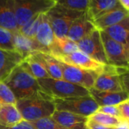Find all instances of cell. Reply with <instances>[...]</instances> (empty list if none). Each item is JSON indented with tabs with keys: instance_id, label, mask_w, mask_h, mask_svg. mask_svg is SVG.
I'll use <instances>...</instances> for the list:
<instances>
[{
	"instance_id": "cell-1",
	"label": "cell",
	"mask_w": 129,
	"mask_h": 129,
	"mask_svg": "<svg viewBox=\"0 0 129 129\" xmlns=\"http://www.w3.org/2000/svg\"><path fill=\"white\" fill-rule=\"evenodd\" d=\"M15 105L23 119L28 122L51 117L56 111L54 100L43 91L33 97L17 100Z\"/></svg>"
},
{
	"instance_id": "cell-2",
	"label": "cell",
	"mask_w": 129,
	"mask_h": 129,
	"mask_svg": "<svg viewBox=\"0 0 129 129\" xmlns=\"http://www.w3.org/2000/svg\"><path fill=\"white\" fill-rule=\"evenodd\" d=\"M3 82L9 87L17 100L33 97L42 92L38 81L20 64L11 72Z\"/></svg>"
},
{
	"instance_id": "cell-3",
	"label": "cell",
	"mask_w": 129,
	"mask_h": 129,
	"mask_svg": "<svg viewBox=\"0 0 129 129\" xmlns=\"http://www.w3.org/2000/svg\"><path fill=\"white\" fill-rule=\"evenodd\" d=\"M37 81L41 91L53 100L90 95L89 90L63 79L57 80L49 78Z\"/></svg>"
},
{
	"instance_id": "cell-4",
	"label": "cell",
	"mask_w": 129,
	"mask_h": 129,
	"mask_svg": "<svg viewBox=\"0 0 129 129\" xmlns=\"http://www.w3.org/2000/svg\"><path fill=\"white\" fill-rule=\"evenodd\" d=\"M56 4V0H13V8L18 29L34 16L46 13Z\"/></svg>"
},
{
	"instance_id": "cell-5",
	"label": "cell",
	"mask_w": 129,
	"mask_h": 129,
	"mask_svg": "<svg viewBox=\"0 0 129 129\" xmlns=\"http://www.w3.org/2000/svg\"><path fill=\"white\" fill-rule=\"evenodd\" d=\"M85 12L76 11L65 8L56 4L46 15L51 25L56 38H64L67 36L68 31L72 23Z\"/></svg>"
},
{
	"instance_id": "cell-6",
	"label": "cell",
	"mask_w": 129,
	"mask_h": 129,
	"mask_svg": "<svg viewBox=\"0 0 129 129\" xmlns=\"http://www.w3.org/2000/svg\"><path fill=\"white\" fill-rule=\"evenodd\" d=\"M54 104L56 110L69 112L84 117H88L96 113L99 108V106L90 95L55 99Z\"/></svg>"
},
{
	"instance_id": "cell-7",
	"label": "cell",
	"mask_w": 129,
	"mask_h": 129,
	"mask_svg": "<svg viewBox=\"0 0 129 129\" xmlns=\"http://www.w3.org/2000/svg\"><path fill=\"white\" fill-rule=\"evenodd\" d=\"M100 31L108 64L116 67H129L128 49L121 43L110 38L103 31Z\"/></svg>"
},
{
	"instance_id": "cell-8",
	"label": "cell",
	"mask_w": 129,
	"mask_h": 129,
	"mask_svg": "<svg viewBox=\"0 0 129 129\" xmlns=\"http://www.w3.org/2000/svg\"><path fill=\"white\" fill-rule=\"evenodd\" d=\"M77 45L79 51L86 54L95 61L108 65L99 29H95L88 36L77 42Z\"/></svg>"
},
{
	"instance_id": "cell-9",
	"label": "cell",
	"mask_w": 129,
	"mask_h": 129,
	"mask_svg": "<svg viewBox=\"0 0 129 129\" xmlns=\"http://www.w3.org/2000/svg\"><path fill=\"white\" fill-rule=\"evenodd\" d=\"M59 63L62 68L63 80L81 86L87 90H90L94 88L95 80L98 75L97 73L85 70L60 61Z\"/></svg>"
},
{
	"instance_id": "cell-10",
	"label": "cell",
	"mask_w": 129,
	"mask_h": 129,
	"mask_svg": "<svg viewBox=\"0 0 129 129\" xmlns=\"http://www.w3.org/2000/svg\"><path fill=\"white\" fill-rule=\"evenodd\" d=\"M93 88L101 91H124L119 78V67L105 65L102 71L98 73Z\"/></svg>"
},
{
	"instance_id": "cell-11",
	"label": "cell",
	"mask_w": 129,
	"mask_h": 129,
	"mask_svg": "<svg viewBox=\"0 0 129 129\" xmlns=\"http://www.w3.org/2000/svg\"><path fill=\"white\" fill-rule=\"evenodd\" d=\"M57 60L68 65L79 67L85 70L95 72L97 74L102 71V70L105 66L104 64L95 61L89 56H87L86 54L83 53L79 50L67 56L62 57L59 58Z\"/></svg>"
},
{
	"instance_id": "cell-12",
	"label": "cell",
	"mask_w": 129,
	"mask_h": 129,
	"mask_svg": "<svg viewBox=\"0 0 129 129\" xmlns=\"http://www.w3.org/2000/svg\"><path fill=\"white\" fill-rule=\"evenodd\" d=\"M95 29L97 28L93 21L90 19L87 12H85L72 23L66 37L77 43L88 36Z\"/></svg>"
},
{
	"instance_id": "cell-13",
	"label": "cell",
	"mask_w": 129,
	"mask_h": 129,
	"mask_svg": "<svg viewBox=\"0 0 129 129\" xmlns=\"http://www.w3.org/2000/svg\"><path fill=\"white\" fill-rule=\"evenodd\" d=\"M90 97L95 101L99 107L116 106L120 103L129 100V94L125 91H101L91 88L89 90Z\"/></svg>"
},
{
	"instance_id": "cell-14",
	"label": "cell",
	"mask_w": 129,
	"mask_h": 129,
	"mask_svg": "<svg viewBox=\"0 0 129 129\" xmlns=\"http://www.w3.org/2000/svg\"><path fill=\"white\" fill-rule=\"evenodd\" d=\"M13 45L14 51L18 53L23 59L35 51L43 52L42 48L35 39L22 35L18 30L13 32Z\"/></svg>"
},
{
	"instance_id": "cell-15",
	"label": "cell",
	"mask_w": 129,
	"mask_h": 129,
	"mask_svg": "<svg viewBox=\"0 0 129 129\" xmlns=\"http://www.w3.org/2000/svg\"><path fill=\"white\" fill-rule=\"evenodd\" d=\"M51 118L58 124L67 129H87L86 122L87 117L69 112L56 110Z\"/></svg>"
},
{
	"instance_id": "cell-16",
	"label": "cell",
	"mask_w": 129,
	"mask_h": 129,
	"mask_svg": "<svg viewBox=\"0 0 129 129\" xmlns=\"http://www.w3.org/2000/svg\"><path fill=\"white\" fill-rule=\"evenodd\" d=\"M22 60L21 56L14 51L0 49V82H3Z\"/></svg>"
},
{
	"instance_id": "cell-17",
	"label": "cell",
	"mask_w": 129,
	"mask_h": 129,
	"mask_svg": "<svg viewBox=\"0 0 129 129\" xmlns=\"http://www.w3.org/2000/svg\"><path fill=\"white\" fill-rule=\"evenodd\" d=\"M55 38L54 33L45 13L43 14L42 21L39 26L34 39L42 48L43 51L48 54L49 49L53 44Z\"/></svg>"
},
{
	"instance_id": "cell-18",
	"label": "cell",
	"mask_w": 129,
	"mask_h": 129,
	"mask_svg": "<svg viewBox=\"0 0 129 129\" xmlns=\"http://www.w3.org/2000/svg\"><path fill=\"white\" fill-rule=\"evenodd\" d=\"M121 7L119 0H90L87 14L92 21L96 20L109 11Z\"/></svg>"
},
{
	"instance_id": "cell-19",
	"label": "cell",
	"mask_w": 129,
	"mask_h": 129,
	"mask_svg": "<svg viewBox=\"0 0 129 129\" xmlns=\"http://www.w3.org/2000/svg\"><path fill=\"white\" fill-rule=\"evenodd\" d=\"M32 54L41 63L51 79L57 80L62 79V72L59 61L44 52L35 51Z\"/></svg>"
},
{
	"instance_id": "cell-20",
	"label": "cell",
	"mask_w": 129,
	"mask_h": 129,
	"mask_svg": "<svg viewBox=\"0 0 129 129\" xmlns=\"http://www.w3.org/2000/svg\"><path fill=\"white\" fill-rule=\"evenodd\" d=\"M110 38L121 43L128 49L129 44V15L117 24L103 29Z\"/></svg>"
},
{
	"instance_id": "cell-21",
	"label": "cell",
	"mask_w": 129,
	"mask_h": 129,
	"mask_svg": "<svg viewBox=\"0 0 129 129\" xmlns=\"http://www.w3.org/2000/svg\"><path fill=\"white\" fill-rule=\"evenodd\" d=\"M0 27L11 32L18 30L13 8V0H0Z\"/></svg>"
},
{
	"instance_id": "cell-22",
	"label": "cell",
	"mask_w": 129,
	"mask_h": 129,
	"mask_svg": "<svg viewBox=\"0 0 129 129\" xmlns=\"http://www.w3.org/2000/svg\"><path fill=\"white\" fill-rule=\"evenodd\" d=\"M77 51H78L77 43L68 38H55L53 44L49 49L48 54L58 60L62 57L67 56Z\"/></svg>"
},
{
	"instance_id": "cell-23",
	"label": "cell",
	"mask_w": 129,
	"mask_h": 129,
	"mask_svg": "<svg viewBox=\"0 0 129 129\" xmlns=\"http://www.w3.org/2000/svg\"><path fill=\"white\" fill-rule=\"evenodd\" d=\"M128 15H129L128 12L121 6L109 11L100 18L93 21V23L97 29L103 30L107 27L117 24Z\"/></svg>"
},
{
	"instance_id": "cell-24",
	"label": "cell",
	"mask_w": 129,
	"mask_h": 129,
	"mask_svg": "<svg viewBox=\"0 0 129 129\" xmlns=\"http://www.w3.org/2000/svg\"><path fill=\"white\" fill-rule=\"evenodd\" d=\"M24 121L16 105H5L0 107V125L13 127Z\"/></svg>"
},
{
	"instance_id": "cell-25",
	"label": "cell",
	"mask_w": 129,
	"mask_h": 129,
	"mask_svg": "<svg viewBox=\"0 0 129 129\" xmlns=\"http://www.w3.org/2000/svg\"><path fill=\"white\" fill-rule=\"evenodd\" d=\"M20 66L36 80L50 78L43 67L32 54L23 59Z\"/></svg>"
},
{
	"instance_id": "cell-26",
	"label": "cell",
	"mask_w": 129,
	"mask_h": 129,
	"mask_svg": "<svg viewBox=\"0 0 129 129\" xmlns=\"http://www.w3.org/2000/svg\"><path fill=\"white\" fill-rule=\"evenodd\" d=\"M43 14L45 13H41L33 17H32L29 21H27L23 26L19 28L18 31L24 36L30 38V39H35L37 29L39 28V26L42 21Z\"/></svg>"
},
{
	"instance_id": "cell-27",
	"label": "cell",
	"mask_w": 129,
	"mask_h": 129,
	"mask_svg": "<svg viewBox=\"0 0 129 129\" xmlns=\"http://www.w3.org/2000/svg\"><path fill=\"white\" fill-rule=\"evenodd\" d=\"M87 119L90 120H93V121H94L99 124H101L103 125L109 126V127H117L119 125H121L124 122H124L123 120L118 119L116 117H114V116H112L109 115H106L104 113H98V112L93 113L92 115L88 116Z\"/></svg>"
},
{
	"instance_id": "cell-28",
	"label": "cell",
	"mask_w": 129,
	"mask_h": 129,
	"mask_svg": "<svg viewBox=\"0 0 129 129\" xmlns=\"http://www.w3.org/2000/svg\"><path fill=\"white\" fill-rule=\"evenodd\" d=\"M90 0H57L56 5H60L65 8L81 11L87 12L89 6Z\"/></svg>"
},
{
	"instance_id": "cell-29",
	"label": "cell",
	"mask_w": 129,
	"mask_h": 129,
	"mask_svg": "<svg viewBox=\"0 0 129 129\" xmlns=\"http://www.w3.org/2000/svg\"><path fill=\"white\" fill-rule=\"evenodd\" d=\"M17 99L9 88L4 82H0V107L5 105H15Z\"/></svg>"
},
{
	"instance_id": "cell-30",
	"label": "cell",
	"mask_w": 129,
	"mask_h": 129,
	"mask_svg": "<svg viewBox=\"0 0 129 129\" xmlns=\"http://www.w3.org/2000/svg\"><path fill=\"white\" fill-rule=\"evenodd\" d=\"M12 39L13 32L0 27V49L14 51Z\"/></svg>"
},
{
	"instance_id": "cell-31",
	"label": "cell",
	"mask_w": 129,
	"mask_h": 129,
	"mask_svg": "<svg viewBox=\"0 0 129 129\" xmlns=\"http://www.w3.org/2000/svg\"><path fill=\"white\" fill-rule=\"evenodd\" d=\"M30 123L35 129H67L58 124L51 117L44 118L40 120Z\"/></svg>"
},
{
	"instance_id": "cell-32",
	"label": "cell",
	"mask_w": 129,
	"mask_h": 129,
	"mask_svg": "<svg viewBox=\"0 0 129 129\" xmlns=\"http://www.w3.org/2000/svg\"><path fill=\"white\" fill-rule=\"evenodd\" d=\"M119 73L123 90L129 94V67H119Z\"/></svg>"
},
{
	"instance_id": "cell-33",
	"label": "cell",
	"mask_w": 129,
	"mask_h": 129,
	"mask_svg": "<svg viewBox=\"0 0 129 129\" xmlns=\"http://www.w3.org/2000/svg\"><path fill=\"white\" fill-rule=\"evenodd\" d=\"M98 113H104L106 115H109L114 117H116L118 119H121L120 113L119 111V109L117 106H105V107H99L97 111Z\"/></svg>"
},
{
	"instance_id": "cell-34",
	"label": "cell",
	"mask_w": 129,
	"mask_h": 129,
	"mask_svg": "<svg viewBox=\"0 0 129 129\" xmlns=\"http://www.w3.org/2000/svg\"><path fill=\"white\" fill-rule=\"evenodd\" d=\"M116 106L119 109L121 119L124 122H129V100L123 101Z\"/></svg>"
},
{
	"instance_id": "cell-35",
	"label": "cell",
	"mask_w": 129,
	"mask_h": 129,
	"mask_svg": "<svg viewBox=\"0 0 129 129\" xmlns=\"http://www.w3.org/2000/svg\"><path fill=\"white\" fill-rule=\"evenodd\" d=\"M86 128L87 129H116V127L105 126V125L99 124L93 120H90L88 119L86 122Z\"/></svg>"
},
{
	"instance_id": "cell-36",
	"label": "cell",
	"mask_w": 129,
	"mask_h": 129,
	"mask_svg": "<svg viewBox=\"0 0 129 129\" xmlns=\"http://www.w3.org/2000/svg\"><path fill=\"white\" fill-rule=\"evenodd\" d=\"M0 129H35L33 125L28 122H26V121H22L21 122H20L19 124L13 126V127H11V128H5V127H3V126H1L0 125Z\"/></svg>"
},
{
	"instance_id": "cell-37",
	"label": "cell",
	"mask_w": 129,
	"mask_h": 129,
	"mask_svg": "<svg viewBox=\"0 0 129 129\" xmlns=\"http://www.w3.org/2000/svg\"><path fill=\"white\" fill-rule=\"evenodd\" d=\"M120 5L129 13V0H119Z\"/></svg>"
},
{
	"instance_id": "cell-38",
	"label": "cell",
	"mask_w": 129,
	"mask_h": 129,
	"mask_svg": "<svg viewBox=\"0 0 129 129\" xmlns=\"http://www.w3.org/2000/svg\"><path fill=\"white\" fill-rule=\"evenodd\" d=\"M116 129H129V126L127 124V122H124V123L119 125V126L116 127Z\"/></svg>"
},
{
	"instance_id": "cell-39",
	"label": "cell",
	"mask_w": 129,
	"mask_h": 129,
	"mask_svg": "<svg viewBox=\"0 0 129 129\" xmlns=\"http://www.w3.org/2000/svg\"><path fill=\"white\" fill-rule=\"evenodd\" d=\"M128 54H129V44H128ZM128 65H129V62H128Z\"/></svg>"
},
{
	"instance_id": "cell-40",
	"label": "cell",
	"mask_w": 129,
	"mask_h": 129,
	"mask_svg": "<svg viewBox=\"0 0 129 129\" xmlns=\"http://www.w3.org/2000/svg\"><path fill=\"white\" fill-rule=\"evenodd\" d=\"M127 124L128 125V126H129V122H127Z\"/></svg>"
}]
</instances>
